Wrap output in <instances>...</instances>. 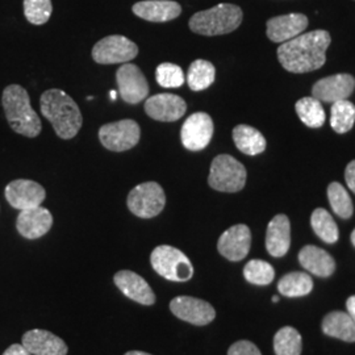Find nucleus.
Masks as SVG:
<instances>
[{"label": "nucleus", "instance_id": "1", "mask_svg": "<svg viewBox=\"0 0 355 355\" xmlns=\"http://www.w3.org/2000/svg\"><path fill=\"white\" fill-rule=\"evenodd\" d=\"M331 37L327 31L302 33L278 48L280 64L293 74L315 71L327 62V51Z\"/></svg>", "mask_w": 355, "mask_h": 355}, {"label": "nucleus", "instance_id": "2", "mask_svg": "<svg viewBox=\"0 0 355 355\" xmlns=\"http://www.w3.org/2000/svg\"><path fill=\"white\" fill-rule=\"evenodd\" d=\"M40 107L60 139L71 140L76 137L83 124V117L71 96L62 89H48L41 95Z\"/></svg>", "mask_w": 355, "mask_h": 355}, {"label": "nucleus", "instance_id": "3", "mask_svg": "<svg viewBox=\"0 0 355 355\" xmlns=\"http://www.w3.org/2000/svg\"><path fill=\"white\" fill-rule=\"evenodd\" d=\"M1 104L13 132L29 139L41 133V120L31 105L26 89L19 85H11L3 91Z\"/></svg>", "mask_w": 355, "mask_h": 355}, {"label": "nucleus", "instance_id": "4", "mask_svg": "<svg viewBox=\"0 0 355 355\" xmlns=\"http://www.w3.org/2000/svg\"><path fill=\"white\" fill-rule=\"evenodd\" d=\"M242 23V10L239 6L221 3L214 8L195 13L190 19V29L202 36H220L236 31Z\"/></svg>", "mask_w": 355, "mask_h": 355}, {"label": "nucleus", "instance_id": "5", "mask_svg": "<svg viewBox=\"0 0 355 355\" xmlns=\"http://www.w3.org/2000/svg\"><path fill=\"white\" fill-rule=\"evenodd\" d=\"M154 271L170 282H189L193 277V266L189 257L174 246L161 245L150 254Z\"/></svg>", "mask_w": 355, "mask_h": 355}, {"label": "nucleus", "instance_id": "6", "mask_svg": "<svg viewBox=\"0 0 355 355\" xmlns=\"http://www.w3.org/2000/svg\"><path fill=\"white\" fill-rule=\"evenodd\" d=\"M246 168L229 154H220L212 161L208 184L220 192H239L246 184Z\"/></svg>", "mask_w": 355, "mask_h": 355}, {"label": "nucleus", "instance_id": "7", "mask_svg": "<svg viewBox=\"0 0 355 355\" xmlns=\"http://www.w3.org/2000/svg\"><path fill=\"white\" fill-rule=\"evenodd\" d=\"M127 204L133 215L140 218H153L165 208V191L157 182L141 183L129 192Z\"/></svg>", "mask_w": 355, "mask_h": 355}, {"label": "nucleus", "instance_id": "8", "mask_svg": "<svg viewBox=\"0 0 355 355\" xmlns=\"http://www.w3.org/2000/svg\"><path fill=\"white\" fill-rule=\"evenodd\" d=\"M141 128L135 120L124 119L99 129V140L103 146L111 152L130 150L140 142Z\"/></svg>", "mask_w": 355, "mask_h": 355}, {"label": "nucleus", "instance_id": "9", "mask_svg": "<svg viewBox=\"0 0 355 355\" xmlns=\"http://www.w3.org/2000/svg\"><path fill=\"white\" fill-rule=\"evenodd\" d=\"M139 54V46L129 38L114 35L103 38L95 44L92 58L96 64H128Z\"/></svg>", "mask_w": 355, "mask_h": 355}, {"label": "nucleus", "instance_id": "10", "mask_svg": "<svg viewBox=\"0 0 355 355\" xmlns=\"http://www.w3.org/2000/svg\"><path fill=\"white\" fill-rule=\"evenodd\" d=\"M116 82L121 99L128 104H139L149 95V83L137 64H121L116 73Z\"/></svg>", "mask_w": 355, "mask_h": 355}, {"label": "nucleus", "instance_id": "11", "mask_svg": "<svg viewBox=\"0 0 355 355\" xmlns=\"http://www.w3.org/2000/svg\"><path fill=\"white\" fill-rule=\"evenodd\" d=\"M215 127L212 117L205 112H196L184 121L180 132V140L187 150L200 152L209 145Z\"/></svg>", "mask_w": 355, "mask_h": 355}, {"label": "nucleus", "instance_id": "12", "mask_svg": "<svg viewBox=\"0 0 355 355\" xmlns=\"http://www.w3.org/2000/svg\"><path fill=\"white\" fill-rule=\"evenodd\" d=\"M170 311L175 318L198 327L208 325L216 318L215 308L212 305L192 296H178L173 299Z\"/></svg>", "mask_w": 355, "mask_h": 355}, {"label": "nucleus", "instance_id": "13", "mask_svg": "<svg viewBox=\"0 0 355 355\" xmlns=\"http://www.w3.org/2000/svg\"><path fill=\"white\" fill-rule=\"evenodd\" d=\"M252 246V232L248 225L237 224L227 229L218 239L217 250L232 262H240L248 257Z\"/></svg>", "mask_w": 355, "mask_h": 355}, {"label": "nucleus", "instance_id": "14", "mask_svg": "<svg viewBox=\"0 0 355 355\" xmlns=\"http://www.w3.org/2000/svg\"><path fill=\"white\" fill-rule=\"evenodd\" d=\"M6 199L16 209H29L41 205L46 198L45 189L37 182L28 179H16L4 191Z\"/></svg>", "mask_w": 355, "mask_h": 355}, {"label": "nucleus", "instance_id": "15", "mask_svg": "<svg viewBox=\"0 0 355 355\" xmlns=\"http://www.w3.org/2000/svg\"><path fill=\"white\" fill-rule=\"evenodd\" d=\"M355 89V78L350 74H336L320 79L313 85L312 95L320 102L346 101Z\"/></svg>", "mask_w": 355, "mask_h": 355}, {"label": "nucleus", "instance_id": "16", "mask_svg": "<svg viewBox=\"0 0 355 355\" xmlns=\"http://www.w3.org/2000/svg\"><path fill=\"white\" fill-rule=\"evenodd\" d=\"M186 111L187 104L175 94H157L145 102V112L157 121H177L184 116Z\"/></svg>", "mask_w": 355, "mask_h": 355}, {"label": "nucleus", "instance_id": "17", "mask_svg": "<svg viewBox=\"0 0 355 355\" xmlns=\"http://www.w3.org/2000/svg\"><path fill=\"white\" fill-rule=\"evenodd\" d=\"M51 227L53 216L51 211L41 205L20 211L16 221L17 232L26 240H37L45 236Z\"/></svg>", "mask_w": 355, "mask_h": 355}, {"label": "nucleus", "instance_id": "18", "mask_svg": "<svg viewBox=\"0 0 355 355\" xmlns=\"http://www.w3.org/2000/svg\"><path fill=\"white\" fill-rule=\"evenodd\" d=\"M308 26V19L303 13H288L272 17L267 21V37L272 42L284 44L302 35Z\"/></svg>", "mask_w": 355, "mask_h": 355}, {"label": "nucleus", "instance_id": "19", "mask_svg": "<svg viewBox=\"0 0 355 355\" xmlns=\"http://www.w3.org/2000/svg\"><path fill=\"white\" fill-rule=\"evenodd\" d=\"M114 282L116 287L130 300L142 305L155 303V295L152 287L139 274L129 270H121L114 274Z\"/></svg>", "mask_w": 355, "mask_h": 355}, {"label": "nucleus", "instance_id": "20", "mask_svg": "<svg viewBox=\"0 0 355 355\" xmlns=\"http://www.w3.org/2000/svg\"><path fill=\"white\" fill-rule=\"evenodd\" d=\"M32 355H66L67 345L48 330L33 329L23 336V343Z\"/></svg>", "mask_w": 355, "mask_h": 355}, {"label": "nucleus", "instance_id": "21", "mask_svg": "<svg viewBox=\"0 0 355 355\" xmlns=\"http://www.w3.org/2000/svg\"><path fill=\"white\" fill-rule=\"evenodd\" d=\"M133 13L152 23H166L177 19L182 7L173 0H144L133 6Z\"/></svg>", "mask_w": 355, "mask_h": 355}, {"label": "nucleus", "instance_id": "22", "mask_svg": "<svg viewBox=\"0 0 355 355\" xmlns=\"http://www.w3.org/2000/svg\"><path fill=\"white\" fill-rule=\"evenodd\" d=\"M291 246V224L286 215H277L267 227L266 249L270 255L282 258Z\"/></svg>", "mask_w": 355, "mask_h": 355}, {"label": "nucleus", "instance_id": "23", "mask_svg": "<svg viewBox=\"0 0 355 355\" xmlns=\"http://www.w3.org/2000/svg\"><path fill=\"white\" fill-rule=\"evenodd\" d=\"M299 262L306 271L320 278H329L336 270L334 258L321 248L306 245L299 253Z\"/></svg>", "mask_w": 355, "mask_h": 355}, {"label": "nucleus", "instance_id": "24", "mask_svg": "<svg viewBox=\"0 0 355 355\" xmlns=\"http://www.w3.org/2000/svg\"><path fill=\"white\" fill-rule=\"evenodd\" d=\"M322 331L345 343H355V322L349 313L334 311L322 320Z\"/></svg>", "mask_w": 355, "mask_h": 355}, {"label": "nucleus", "instance_id": "25", "mask_svg": "<svg viewBox=\"0 0 355 355\" xmlns=\"http://www.w3.org/2000/svg\"><path fill=\"white\" fill-rule=\"evenodd\" d=\"M233 141L237 149L246 155H257L266 149V139L263 135L250 125L241 124L234 128Z\"/></svg>", "mask_w": 355, "mask_h": 355}, {"label": "nucleus", "instance_id": "26", "mask_svg": "<svg viewBox=\"0 0 355 355\" xmlns=\"http://www.w3.org/2000/svg\"><path fill=\"white\" fill-rule=\"evenodd\" d=\"M216 78L214 64L205 60H196L190 64L187 73V83L192 91H203L208 89Z\"/></svg>", "mask_w": 355, "mask_h": 355}, {"label": "nucleus", "instance_id": "27", "mask_svg": "<svg viewBox=\"0 0 355 355\" xmlns=\"http://www.w3.org/2000/svg\"><path fill=\"white\" fill-rule=\"evenodd\" d=\"M278 290L287 297H302L313 290V280L305 272H290L279 280Z\"/></svg>", "mask_w": 355, "mask_h": 355}, {"label": "nucleus", "instance_id": "28", "mask_svg": "<svg viewBox=\"0 0 355 355\" xmlns=\"http://www.w3.org/2000/svg\"><path fill=\"white\" fill-rule=\"evenodd\" d=\"M311 225L313 232L322 241L327 243H336L338 241V237H340L338 227L327 209L324 208L315 209L311 216Z\"/></svg>", "mask_w": 355, "mask_h": 355}, {"label": "nucleus", "instance_id": "29", "mask_svg": "<svg viewBox=\"0 0 355 355\" xmlns=\"http://www.w3.org/2000/svg\"><path fill=\"white\" fill-rule=\"evenodd\" d=\"M296 114L306 127L321 128L325 123V111L316 98H303L296 102Z\"/></svg>", "mask_w": 355, "mask_h": 355}, {"label": "nucleus", "instance_id": "30", "mask_svg": "<svg viewBox=\"0 0 355 355\" xmlns=\"http://www.w3.org/2000/svg\"><path fill=\"white\" fill-rule=\"evenodd\" d=\"M355 123V105L349 101L333 103L330 110V125L334 132L347 133Z\"/></svg>", "mask_w": 355, "mask_h": 355}, {"label": "nucleus", "instance_id": "31", "mask_svg": "<svg viewBox=\"0 0 355 355\" xmlns=\"http://www.w3.org/2000/svg\"><path fill=\"white\" fill-rule=\"evenodd\" d=\"M302 349V336L292 327L282 328L274 337V352L277 355H300Z\"/></svg>", "mask_w": 355, "mask_h": 355}, {"label": "nucleus", "instance_id": "32", "mask_svg": "<svg viewBox=\"0 0 355 355\" xmlns=\"http://www.w3.org/2000/svg\"><path fill=\"white\" fill-rule=\"evenodd\" d=\"M328 199L333 212L341 218H350L354 212V207L350 195L338 182L330 183L328 187Z\"/></svg>", "mask_w": 355, "mask_h": 355}, {"label": "nucleus", "instance_id": "33", "mask_svg": "<svg viewBox=\"0 0 355 355\" xmlns=\"http://www.w3.org/2000/svg\"><path fill=\"white\" fill-rule=\"evenodd\" d=\"M243 277L255 286H267L275 278V270L266 261L252 259L243 267Z\"/></svg>", "mask_w": 355, "mask_h": 355}, {"label": "nucleus", "instance_id": "34", "mask_svg": "<svg viewBox=\"0 0 355 355\" xmlns=\"http://www.w3.org/2000/svg\"><path fill=\"white\" fill-rule=\"evenodd\" d=\"M157 83L164 89H178L184 85V73L175 64L165 62L161 64L155 70Z\"/></svg>", "mask_w": 355, "mask_h": 355}, {"label": "nucleus", "instance_id": "35", "mask_svg": "<svg viewBox=\"0 0 355 355\" xmlns=\"http://www.w3.org/2000/svg\"><path fill=\"white\" fill-rule=\"evenodd\" d=\"M53 6L51 0H24V15L33 26H42L49 21Z\"/></svg>", "mask_w": 355, "mask_h": 355}, {"label": "nucleus", "instance_id": "36", "mask_svg": "<svg viewBox=\"0 0 355 355\" xmlns=\"http://www.w3.org/2000/svg\"><path fill=\"white\" fill-rule=\"evenodd\" d=\"M228 355H262L259 349L250 341H239L229 347Z\"/></svg>", "mask_w": 355, "mask_h": 355}, {"label": "nucleus", "instance_id": "37", "mask_svg": "<svg viewBox=\"0 0 355 355\" xmlns=\"http://www.w3.org/2000/svg\"><path fill=\"white\" fill-rule=\"evenodd\" d=\"M345 180L350 190L355 193V159L352 161L345 170Z\"/></svg>", "mask_w": 355, "mask_h": 355}, {"label": "nucleus", "instance_id": "38", "mask_svg": "<svg viewBox=\"0 0 355 355\" xmlns=\"http://www.w3.org/2000/svg\"><path fill=\"white\" fill-rule=\"evenodd\" d=\"M3 355H32L23 345H19V343H13L11 345Z\"/></svg>", "mask_w": 355, "mask_h": 355}, {"label": "nucleus", "instance_id": "39", "mask_svg": "<svg viewBox=\"0 0 355 355\" xmlns=\"http://www.w3.org/2000/svg\"><path fill=\"white\" fill-rule=\"evenodd\" d=\"M346 308H347V313L350 315V318H353L355 322V295L350 296L346 302Z\"/></svg>", "mask_w": 355, "mask_h": 355}, {"label": "nucleus", "instance_id": "40", "mask_svg": "<svg viewBox=\"0 0 355 355\" xmlns=\"http://www.w3.org/2000/svg\"><path fill=\"white\" fill-rule=\"evenodd\" d=\"M125 355H152L145 353V352H137V350H132V352H128Z\"/></svg>", "mask_w": 355, "mask_h": 355}, {"label": "nucleus", "instance_id": "41", "mask_svg": "<svg viewBox=\"0 0 355 355\" xmlns=\"http://www.w3.org/2000/svg\"><path fill=\"white\" fill-rule=\"evenodd\" d=\"M350 240H352V243H353V246L355 248V229L353 230V233H352V237H350Z\"/></svg>", "mask_w": 355, "mask_h": 355}, {"label": "nucleus", "instance_id": "42", "mask_svg": "<svg viewBox=\"0 0 355 355\" xmlns=\"http://www.w3.org/2000/svg\"><path fill=\"white\" fill-rule=\"evenodd\" d=\"M111 98H112V101H116V98H117V92L116 91H111Z\"/></svg>", "mask_w": 355, "mask_h": 355}, {"label": "nucleus", "instance_id": "43", "mask_svg": "<svg viewBox=\"0 0 355 355\" xmlns=\"http://www.w3.org/2000/svg\"><path fill=\"white\" fill-rule=\"evenodd\" d=\"M272 302H274V303H278V302H279V296H274V297H272Z\"/></svg>", "mask_w": 355, "mask_h": 355}]
</instances>
